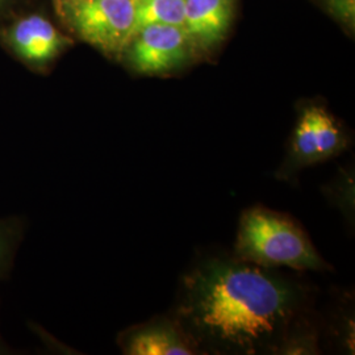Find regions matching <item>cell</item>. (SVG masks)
Instances as JSON below:
<instances>
[{"instance_id": "cell-3", "label": "cell", "mask_w": 355, "mask_h": 355, "mask_svg": "<svg viewBox=\"0 0 355 355\" xmlns=\"http://www.w3.org/2000/svg\"><path fill=\"white\" fill-rule=\"evenodd\" d=\"M137 0H54L73 33L110 58H120L135 26Z\"/></svg>"}, {"instance_id": "cell-10", "label": "cell", "mask_w": 355, "mask_h": 355, "mask_svg": "<svg viewBox=\"0 0 355 355\" xmlns=\"http://www.w3.org/2000/svg\"><path fill=\"white\" fill-rule=\"evenodd\" d=\"M318 329L312 322L309 311L292 322L284 340L280 343L278 354H318Z\"/></svg>"}, {"instance_id": "cell-11", "label": "cell", "mask_w": 355, "mask_h": 355, "mask_svg": "<svg viewBox=\"0 0 355 355\" xmlns=\"http://www.w3.org/2000/svg\"><path fill=\"white\" fill-rule=\"evenodd\" d=\"M26 229V218L21 216L0 217V282L6 279L12 270Z\"/></svg>"}, {"instance_id": "cell-8", "label": "cell", "mask_w": 355, "mask_h": 355, "mask_svg": "<svg viewBox=\"0 0 355 355\" xmlns=\"http://www.w3.org/2000/svg\"><path fill=\"white\" fill-rule=\"evenodd\" d=\"M234 0H186L184 31L195 51H211L228 33Z\"/></svg>"}, {"instance_id": "cell-5", "label": "cell", "mask_w": 355, "mask_h": 355, "mask_svg": "<svg viewBox=\"0 0 355 355\" xmlns=\"http://www.w3.org/2000/svg\"><path fill=\"white\" fill-rule=\"evenodd\" d=\"M195 48L183 26H142L129 40L120 60L140 76L171 74L190 62Z\"/></svg>"}, {"instance_id": "cell-14", "label": "cell", "mask_w": 355, "mask_h": 355, "mask_svg": "<svg viewBox=\"0 0 355 355\" xmlns=\"http://www.w3.org/2000/svg\"><path fill=\"white\" fill-rule=\"evenodd\" d=\"M13 0H0V10L1 8H4L6 6H8V4H11Z\"/></svg>"}, {"instance_id": "cell-6", "label": "cell", "mask_w": 355, "mask_h": 355, "mask_svg": "<svg viewBox=\"0 0 355 355\" xmlns=\"http://www.w3.org/2000/svg\"><path fill=\"white\" fill-rule=\"evenodd\" d=\"M0 42L19 62L40 74L73 45V40L41 13H28L3 26Z\"/></svg>"}, {"instance_id": "cell-12", "label": "cell", "mask_w": 355, "mask_h": 355, "mask_svg": "<svg viewBox=\"0 0 355 355\" xmlns=\"http://www.w3.org/2000/svg\"><path fill=\"white\" fill-rule=\"evenodd\" d=\"M328 12L349 28H354L355 0H322Z\"/></svg>"}, {"instance_id": "cell-13", "label": "cell", "mask_w": 355, "mask_h": 355, "mask_svg": "<svg viewBox=\"0 0 355 355\" xmlns=\"http://www.w3.org/2000/svg\"><path fill=\"white\" fill-rule=\"evenodd\" d=\"M15 353H16L15 349L6 341V338L1 336V331H0V355H10Z\"/></svg>"}, {"instance_id": "cell-4", "label": "cell", "mask_w": 355, "mask_h": 355, "mask_svg": "<svg viewBox=\"0 0 355 355\" xmlns=\"http://www.w3.org/2000/svg\"><path fill=\"white\" fill-rule=\"evenodd\" d=\"M349 144L350 139L341 123L325 107L308 104L299 114L275 177L283 182H295L306 167L341 155Z\"/></svg>"}, {"instance_id": "cell-2", "label": "cell", "mask_w": 355, "mask_h": 355, "mask_svg": "<svg viewBox=\"0 0 355 355\" xmlns=\"http://www.w3.org/2000/svg\"><path fill=\"white\" fill-rule=\"evenodd\" d=\"M234 257L267 268L330 270L304 229L290 216L265 207H252L242 214Z\"/></svg>"}, {"instance_id": "cell-9", "label": "cell", "mask_w": 355, "mask_h": 355, "mask_svg": "<svg viewBox=\"0 0 355 355\" xmlns=\"http://www.w3.org/2000/svg\"><path fill=\"white\" fill-rule=\"evenodd\" d=\"M184 15L186 0H137L132 36L142 26L152 24L184 28Z\"/></svg>"}, {"instance_id": "cell-7", "label": "cell", "mask_w": 355, "mask_h": 355, "mask_svg": "<svg viewBox=\"0 0 355 355\" xmlns=\"http://www.w3.org/2000/svg\"><path fill=\"white\" fill-rule=\"evenodd\" d=\"M117 345L127 355L203 354L187 329L171 316L150 318L117 336Z\"/></svg>"}, {"instance_id": "cell-1", "label": "cell", "mask_w": 355, "mask_h": 355, "mask_svg": "<svg viewBox=\"0 0 355 355\" xmlns=\"http://www.w3.org/2000/svg\"><path fill=\"white\" fill-rule=\"evenodd\" d=\"M309 303L308 286L277 268L214 257L183 277L173 315L203 354H278Z\"/></svg>"}]
</instances>
